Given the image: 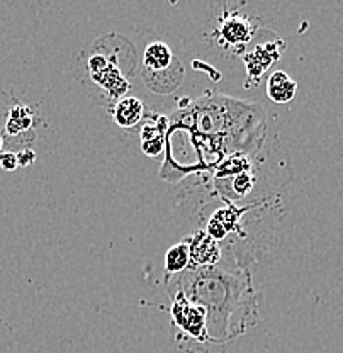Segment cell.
<instances>
[{"label":"cell","instance_id":"obj_14","mask_svg":"<svg viewBox=\"0 0 343 353\" xmlns=\"http://www.w3.org/2000/svg\"><path fill=\"white\" fill-rule=\"evenodd\" d=\"M35 160H36V153L32 152V150L26 148V150H21V152L17 153V161H19V167H29V165H31Z\"/></svg>","mask_w":343,"mask_h":353},{"label":"cell","instance_id":"obj_8","mask_svg":"<svg viewBox=\"0 0 343 353\" xmlns=\"http://www.w3.org/2000/svg\"><path fill=\"white\" fill-rule=\"evenodd\" d=\"M175 304L179 307H182V312L173 309L177 323H179L189 334H193L195 338H201L202 334H204V312H202L201 309L193 306V304L187 303V301H177Z\"/></svg>","mask_w":343,"mask_h":353},{"label":"cell","instance_id":"obj_2","mask_svg":"<svg viewBox=\"0 0 343 353\" xmlns=\"http://www.w3.org/2000/svg\"><path fill=\"white\" fill-rule=\"evenodd\" d=\"M184 73L186 70L168 44L153 41L146 46L143 53L141 75L150 90L157 94H172L182 83Z\"/></svg>","mask_w":343,"mask_h":353},{"label":"cell","instance_id":"obj_13","mask_svg":"<svg viewBox=\"0 0 343 353\" xmlns=\"http://www.w3.org/2000/svg\"><path fill=\"white\" fill-rule=\"evenodd\" d=\"M0 167L7 172H14L19 167V161H17V153L14 152H2L0 153Z\"/></svg>","mask_w":343,"mask_h":353},{"label":"cell","instance_id":"obj_9","mask_svg":"<svg viewBox=\"0 0 343 353\" xmlns=\"http://www.w3.org/2000/svg\"><path fill=\"white\" fill-rule=\"evenodd\" d=\"M35 126V112L31 108L16 104L9 109V116L6 121V132L9 136H21L31 131Z\"/></svg>","mask_w":343,"mask_h":353},{"label":"cell","instance_id":"obj_11","mask_svg":"<svg viewBox=\"0 0 343 353\" xmlns=\"http://www.w3.org/2000/svg\"><path fill=\"white\" fill-rule=\"evenodd\" d=\"M164 128H158V124H146L141 131V148L148 157H157L164 150L165 138Z\"/></svg>","mask_w":343,"mask_h":353},{"label":"cell","instance_id":"obj_10","mask_svg":"<svg viewBox=\"0 0 343 353\" xmlns=\"http://www.w3.org/2000/svg\"><path fill=\"white\" fill-rule=\"evenodd\" d=\"M189 262V243H179V245L172 246L167 252V255H165V270H167V274H179V272L186 270Z\"/></svg>","mask_w":343,"mask_h":353},{"label":"cell","instance_id":"obj_12","mask_svg":"<svg viewBox=\"0 0 343 353\" xmlns=\"http://www.w3.org/2000/svg\"><path fill=\"white\" fill-rule=\"evenodd\" d=\"M252 187H253V180L248 174H239L235 179L233 189L236 190V194H239V196H245V194H248L250 190H252Z\"/></svg>","mask_w":343,"mask_h":353},{"label":"cell","instance_id":"obj_4","mask_svg":"<svg viewBox=\"0 0 343 353\" xmlns=\"http://www.w3.org/2000/svg\"><path fill=\"white\" fill-rule=\"evenodd\" d=\"M280 51H282V43H280V39H274V41L271 43H258L257 46L253 48L252 53L243 57L246 65V72H248V79H253V82L257 83V80H260V77L264 75L265 70L279 60Z\"/></svg>","mask_w":343,"mask_h":353},{"label":"cell","instance_id":"obj_6","mask_svg":"<svg viewBox=\"0 0 343 353\" xmlns=\"http://www.w3.org/2000/svg\"><path fill=\"white\" fill-rule=\"evenodd\" d=\"M190 248V260L195 265H201V267H209V265H215L221 256L219 246L216 245V241L213 240L209 234L199 231L194 236V241L189 245Z\"/></svg>","mask_w":343,"mask_h":353},{"label":"cell","instance_id":"obj_15","mask_svg":"<svg viewBox=\"0 0 343 353\" xmlns=\"http://www.w3.org/2000/svg\"><path fill=\"white\" fill-rule=\"evenodd\" d=\"M2 148H3V136L0 134V153H2Z\"/></svg>","mask_w":343,"mask_h":353},{"label":"cell","instance_id":"obj_5","mask_svg":"<svg viewBox=\"0 0 343 353\" xmlns=\"http://www.w3.org/2000/svg\"><path fill=\"white\" fill-rule=\"evenodd\" d=\"M112 114L117 126L131 130L141 123L143 116H145V104L139 99L126 95L114 104Z\"/></svg>","mask_w":343,"mask_h":353},{"label":"cell","instance_id":"obj_3","mask_svg":"<svg viewBox=\"0 0 343 353\" xmlns=\"http://www.w3.org/2000/svg\"><path fill=\"white\" fill-rule=\"evenodd\" d=\"M257 26L252 16L231 10L224 7L223 12L216 17L215 28L211 29L213 43L226 53H243L250 41H253Z\"/></svg>","mask_w":343,"mask_h":353},{"label":"cell","instance_id":"obj_1","mask_svg":"<svg viewBox=\"0 0 343 353\" xmlns=\"http://www.w3.org/2000/svg\"><path fill=\"white\" fill-rule=\"evenodd\" d=\"M136 57L133 44L123 36H104L92 44L86 58L88 94L101 102L126 97L135 77Z\"/></svg>","mask_w":343,"mask_h":353},{"label":"cell","instance_id":"obj_7","mask_svg":"<svg viewBox=\"0 0 343 353\" xmlns=\"http://www.w3.org/2000/svg\"><path fill=\"white\" fill-rule=\"evenodd\" d=\"M297 83L286 72H274L267 80V95L275 104H287L294 99Z\"/></svg>","mask_w":343,"mask_h":353}]
</instances>
